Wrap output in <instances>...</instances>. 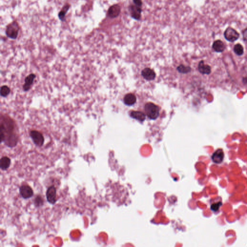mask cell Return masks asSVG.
<instances>
[{
  "mask_svg": "<svg viewBox=\"0 0 247 247\" xmlns=\"http://www.w3.org/2000/svg\"><path fill=\"white\" fill-rule=\"evenodd\" d=\"M141 75L144 79L148 81L153 80L156 77L154 71L149 68H146L142 70Z\"/></svg>",
  "mask_w": 247,
  "mask_h": 247,
  "instance_id": "cell-10",
  "label": "cell"
},
{
  "mask_svg": "<svg viewBox=\"0 0 247 247\" xmlns=\"http://www.w3.org/2000/svg\"><path fill=\"white\" fill-rule=\"evenodd\" d=\"M212 48L217 52H223L225 48V45L221 41H215L212 44Z\"/></svg>",
  "mask_w": 247,
  "mask_h": 247,
  "instance_id": "cell-15",
  "label": "cell"
},
{
  "mask_svg": "<svg viewBox=\"0 0 247 247\" xmlns=\"http://www.w3.org/2000/svg\"><path fill=\"white\" fill-rule=\"evenodd\" d=\"M20 193L24 199L31 198L34 194L33 189L28 185H21L20 188Z\"/></svg>",
  "mask_w": 247,
  "mask_h": 247,
  "instance_id": "cell-7",
  "label": "cell"
},
{
  "mask_svg": "<svg viewBox=\"0 0 247 247\" xmlns=\"http://www.w3.org/2000/svg\"><path fill=\"white\" fill-rule=\"evenodd\" d=\"M120 12V7L118 4H114L110 7L108 12V15L111 18H115L119 16Z\"/></svg>",
  "mask_w": 247,
  "mask_h": 247,
  "instance_id": "cell-11",
  "label": "cell"
},
{
  "mask_svg": "<svg viewBox=\"0 0 247 247\" xmlns=\"http://www.w3.org/2000/svg\"><path fill=\"white\" fill-rule=\"evenodd\" d=\"M130 11L132 18L136 20H140L141 16V9L137 5H131Z\"/></svg>",
  "mask_w": 247,
  "mask_h": 247,
  "instance_id": "cell-12",
  "label": "cell"
},
{
  "mask_svg": "<svg viewBox=\"0 0 247 247\" xmlns=\"http://www.w3.org/2000/svg\"><path fill=\"white\" fill-rule=\"evenodd\" d=\"M136 96L133 94L129 93L126 95L124 98V102L125 104L128 106H131L136 103Z\"/></svg>",
  "mask_w": 247,
  "mask_h": 247,
  "instance_id": "cell-13",
  "label": "cell"
},
{
  "mask_svg": "<svg viewBox=\"0 0 247 247\" xmlns=\"http://www.w3.org/2000/svg\"><path fill=\"white\" fill-rule=\"evenodd\" d=\"M19 27L16 21L12 22L7 27L5 34L11 39H16L18 36Z\"/></svg>",
  "mask_w": 247,
  "mask_h": 247,
  "instance_id": "cell-3",
  "label": "cell"
},
{
  "mask_svg": "<svg viewBox=\"0 0 247 247\" xmlns=\"http://www.w3.org/2000/svg\"><path fill=\"white\" fill-rule=\"evenodd\" d=\"M36 77V75L31 74L28 75L25 79L24 84L23 85V88L24 91H28L31 89V85L34 83V80Z\"/></svg>",
  "mask_w": 247,
  "mask_h": 247,
  "instance_id": "cell-8",
  "label": "cell"
},
{
  "mask_svg": "<svg viewBox=\"0 0 247 247\" xmlns=\"http://www.w3.org/2000/svg\"><path fill=\"white\" fill-rule=\"evenodd\" d=\"M133 2L135 5L138 7H141L142 5V2L141 0H133Z\"/></svg>",
  "mask_w": 247,
  "mask_h": 247,
  "instance_id": "cell-25",
  "label": "cell"
},
{
  "mask_svg": "<svg viewBox=\"0 0 247 247\" xmlns=\"http://www.w3.org/2000/svg\"><path fill=\"white\" fill-rule=\"evenodd\" d=\"M11 161L8 157H1L0 160V168L3 170H6L10 166Z\"/></svg>",
  "mask_w": 247,
  "mask_h": 247,
  "instance_id": "cell-14",
  "label": "cell"
},
{
  "mask_svg": "<svg viewBox=\"0 0 247 247\" xmlns=\"http://www.w3.org/2000/svg\"><path fill=\"white\" fill-rule=\"evenodd\" d=\"M69 8H70V5H65L63 7L62 10L60 11V12L59 13L58 17H59L60 20L62 21L65 20V15H66V13H67L68 11L69 10Z\"/></svg>",
  "mask_w": 247,
  "mask_h": 247,
  "instance_id": "cell-18",
  "label": "cell"
},
{
  "mask_svg": "<svg viewBox=\"0 0 247 247\" xmlns=\"http://www.w3.org/2000/svg\"><path fill=\"white\" fill-rule=\"evenodd\" d=\"M10 88L7 85H3L1 88V95L3 97H7L10 93Z\"/></svg>",
  "mask_w": 247,
  "mask_h": 247,
  "instance_id": "cell-19",
  "label": "cell"
},
{
  "mask_svg": "<svg viewBox=\"0 0 247 247\" xmlns=\"http://www.w3.org/2000/svg\"><path fill=\"white\" fill-rule=\"evenodd\" d=\"M243 40L245 42H247V28L243 31L242 32Z\"/></svg>",
  "mask_w": 247,
  "mask_h": 247,
  "instance_id": "cell-24",
  "label": "cell"
},
{
  "mask_svg": "<svg viewBox=\"0 0 247 247\" xmlns=\"http://www.w3.org/2000/svg\"><path fill=\"white\" fill-rule=\"evenodd\" d=\"M130 115L131 117L134 119H136L140 122H143L145 120V114L142 113L141 111H132L130 114Z\"/></svg>",
  "mask_w": 247,
  "mask_h": 247,
  "instance_id": "cell-16",
  "label": "cell"
},
{
  "mask_svg": "<svg viewBox=\"0 0 247 247\" xmlns=\"http://www.w3.org/2000/svg\"><path fill=\"white\" fill-rule=\"evenodd\" d=\"M30 137L35 145L42 147L44 144V138L43 134L37 130H31L30 133Z\"/></svg>",
  "mask_w": 247,
  "mask_h": 247,
  "instance_id": "cell-4",
  "label": "cell"
},
{
  "mask_svg": "<svg viewBox=\"0 0 247 247\" xmlns=\"http://www.w3.org/2000/svg\"><path fill=\"white\" fill-rule=\"evenodd\" d=\"M222 203L221 202H218L217 203H214L211 205V210L213 211H217L219 210L220 207L221 206Z\"/></svg>",
  "mask_w": 247,
  "mask_h": 247,
  "instance_id": "cell-23",
  "label": "cell"
},
{
  "mask_svg": "<svg viewBox=\"0 0 247 247\" xmlns=\"http://www.w3.org/2000/svg\"><path fill=\"white\" fill-rule=\"evenodd\" d=\"M224 36L228 41L234 42L239 38V34L232 28L228 27L224 33Z\"/></svg>",
  "mask_w": 247,
  "mask_h": 247,
  "instance_id": "cell-5",
  "label": "cell"
},
{
  "mask_svg": "<svg viewBox=\"0 0 247 247\" xmlns=\"http://www.w3.org/2000/svg\"><path fill=\"white\" fill-rule=\"evenodd\" d=\"M144 109L145 114L150 119L155 120L159 117L160 108L157 105L149 102L145 104Z\"/></svg>",
  "mask_w": 247,
  "mask_h": 247,
  "instance_id": "cell-2",
  "label": "cell"
},
{
  "mask_svg": "<svg viewBox=\"0 0 247 247\" xmlns=\"http://www.w3.org/2000/svg\"><path fill=\"white\" fill-rule=\"evenodd\" d=\"M234 51L237 55L241 56L244 53V48L241 44H238L235 45L234 47Z\"/></svg>",
  "mask_w": 247,
  "mask_h": 247,
  "instance_id": "cell-20",
  "label": "cell"
},
{
  "mask_svg": "<svg viewBox=\"0 0 247 247\" xmlns=\"http://www.w3.org/2000/svg\"><path fill=\"white\" fill-rule=\"evenodd\" d=\"M198 70L200 73L202 74H208L211 72V68L210 66L206 65L204 64L203 61H201L200 62L198 65Z\"/></svg>",
  "mask_w": 247,
  "mask_h": 247,
  "instance_id": "cell-17",
  "label": "cell"
},
{
  "mask_svg": "<svg viewBox=\"0 0 247 247\" xmlns=\"http://www.w3.org/2000/svg\"><path fill=\"white\" fill-rule=\"evenodd\" d=\"M17 126L12 118L6 114H1L0 120L1 142H4L8 147H14L17 144L18 136Z\"/></svg>",
  "mask_w": 247,
  "mask_h": 247,
  "instance_id": "cell-1",
  "label": "cell"
},
{
  "mask_svg": "<svg viewBox=\"0 0 247 247\" xmlns=\"http://www.w3.org/2000/svg\"><path fill=\"white\" fill-rule=\"evenodd\" d=\"M177 70L180 73H182V74H187L191 71V68L189 67H187V66L181 65L178 67Z\"/></svg>",
  "mask_w": 247,
  "mask_h": 247,
  "instance_id": "cell-21",
  "label": "cell"
},
{
  "mask_svg": "<svg viewBox=\"0 0 247 247\" xmlns=\"http://www.w3.org/2000/svg\"><path fill=\"white\" fill-rule=\"evenodd\" d=\"M47 200L51 204L54 205L57 202V190L54 185L48 188L46 192Z\"/></svg>",
  "mask_w": 247,
  "mask_h": 247,
  "instance_id": "cell-6",
  "label": "cell"
},
{
  "mask_svg": "<svg viewBox=\"0 0 247 247\" xmlns=\"http://www.w3.org/2000/svg\"><path fill=\"white\" fill-rule=\"evenodd\" d=\"M34 204L36 207H40L44 204L43 198L40 195H38L34 199Z\"/></svg>",
  "mask_w": 247,
  "mask_h": 247,
  "instance_id": "cell-22",
  "label": "cell"
},
{
  "mask_svg": "<svg viewBox=\"0 0 247 247\" xmlns=\"http://www.w3.org/2000/svg\"><path fill=\"white\" fill-rule=\"evenodd\" d=\"M212 160L213 162L217 164H220L223 162L224 158V153L221 149H218L212 154Z\"/></svg>",
  "mask_w": 247,
  "mask_h": 247,
  "instance_id": "cell-9",
  "label": "cell"
}]
</instances>
